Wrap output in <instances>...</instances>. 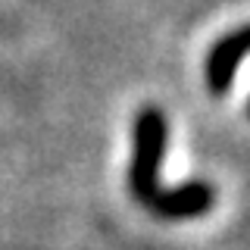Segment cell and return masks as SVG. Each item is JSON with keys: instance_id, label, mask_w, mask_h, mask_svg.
Instances as JSON below:
<instances>
[{"instance_id": "cell-2", "label": "cell", "mask_w": 250, "mask_h": 250, "mask_svg": "<svg viewBox=\"0 0 250 250\" xmlns=\"http://www.w3.org/2000/svg\"><path fill=\"white\" fill-rule=\"evenodd\" d=\"M247 50H250V28H244V31H238V35H231V38H225V41L216 44L213 57H209V84H213V91L229 88L234 66H238V60L244 57Z\"/></svg>"}, {"instance_id": "cell-1", "label": "cell", "mask_w": 250, "mask_h": 250, "mask_svg": "<svg viewBox=\"0 0 250 250\" xmlns=\"http://www.w3.org/2000/svg\"><path fill=\"white\" fill-rule=\"evenodd\" d=\"M163 138H166V122L156 109H144L135 128V166H131V188L138 200L153 207L163 216H197L207 213L213 203V191L207 185H188L175 191L172 197H163L156 185V166L163 156Z\"/></svg>"}]
</instances>
